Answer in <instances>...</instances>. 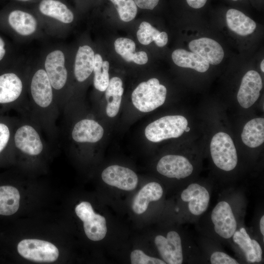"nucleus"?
<instances>
[{
	"mask_svg": "<svg viewBox=\"0 0 264 264\" xmlns=\"http://www.w3.org/2000/svg\"><path fill=\"white\" fill-rule=\"evenodd\" d=\"M227 188L212 210L200 218L201 223H197L201 235L220 243H229L233 235L244 221L246 208L243 193L232 187Z\"/></svg>",
	"mask_w": 264,
	"mask_h": 264,
	"instance_id": "1",
	"label": "nucleus"
},
{
	"mask_svg": "<svg viewBox=\"0 0 264 264\" xmlns=\"http://www.w3.org/2000/svg\"><path fill=\"white\" fill-rule=\"evenodd\" d=\"M30 102L27 106L29 117L49 136H55L56 123L60 110L44 69H38L33 74L30 84Z\"/></svg>",
	"mask_w": 264,
	"mask_h": 264,
	"instance_id": "2",
	"label": "nucleus"
},
{
	"mask_svg": "<svg viewBox=\"0 0 264 264\" xmlns=\"http://www.w3.org/2000/svg\"><path fill=\"white\" fill-rule=\"evenodd\" d=\"M154 243L161 259L168 264H195L203 262L196 242L187 232L180 233L172 230L166 234L157 235Z\"/></svg>",
	"mask_w": 264,
	"mask_h": 264,
	"instance_id": "3",
	"label": "nucleus"
},
{
	"mask_svg": "<svg viewBox=\"0 0 264 264\" xmlns=\"http://www.w3.org/2000/svg\"><path fill=\"white\" fill-rule=\"evenodd\" d=\"M213 187L199 181H192L182 187L176 211L182 222L197 223L209 207Z\"/></svg>",
	"mask_w": 264,
	"mask_h": 264,
	"instance_id": "4",
	"label": "nucleus"
},
{
	"mask_svg": "<svg viewBox=\"0 0 264 264\" xmlns=\"http://www.w3.org/2000/svg\"><path fill=\"white\" fill-rule=\"evenodd\" d=\"M42 130L39 125L29 117L22 119L13 135L15 148L26 155H41L47 145L42 136Z\"/></svg>",
	"mask_w": 264,
	"mask_h": 264,
	"instance_id": "5",
	"label": "nucleus"
},
{
	"mask_svg": "<svg viewBox=\"0 0 264 264\" xmlns=\"http://www.w3.org/2000/svg\"><path fill=\"white\" fill-rule=\"evenodd\" d=\"M229 243L238 254L240 263L259 264L263 261L262 245L245 226L244 221L240 224Z\"/></svg>",
	"mask_w": 264,
	"mask_h": 264,
	"instance_id": "6",
	"label": "nucleus"
},
{
	"mask_svg": "<svg viewBox=\"0 0 264 264\" xmlns=\"http://www.w3.org/2000/svg\"><path fill=\"white\" fill-rule=\"evenodd\" d=\"M167 94L166 87L159 80L153 78L140 83L132 94L133 105L143 112L153 111L165 102Z\"/></svg>",
	"mask_w": 264,
	"mask_h": 264,
	"instance_id": "7",
	"label": "nucleus"
},
{
	"mask_svg": "<svg viewBox=\"0 0 264 264\" xmlns=\"http://www.w3.org/2000/svg\"><path fill=\"white\" fill-rule=\"evenodd\" d=\"M210 154L214 165L226 172L234 170L238 157L234 142L226 133L219 132L213 136L210 143Z\"/></svg>",
	"mask_w": 264,
	"mask_h": 264,
	"instance_id": "8",
	"label": "nucleus"
},
{
	"mask_svg": "<svg viewBox=\"0 0 264 264\" xmlns=\"http://www.w3.org/2000/svg\"><path fill=\"white\" fill-rule=\"evenodd\" d=\"M187 125V120L183 116H165L149 124L145 128V135L149 141L159 142L180 136Z\"/></svg>",
	"mask_w": 264,
	"mask_h": 264,
	"instance_id": "9",
	"label": "nucleus"
},
{
	"mask_svg": "<svg viewBox=\"0 0 264 264\" xmlns=\"http://www.w3.org/2000/svg\"><path fill=\"white\" fill-rule=\"evenodd\" d=\"M17 249L22 257L36 262H53L59 255L58 248L54 244L38 239L23 240L19 243Z\"/></svg>",
	"mask_w": 264,
	"mask_h": 264,
	"instance_id": "10",
	"label": "nucleus"
},
{
	"mask_svg": "<svg viewBox=\"0 0 264 264\" xmlns=\"http://www.w3.org/2000/svg\"><path fill=\"white\" fill-rule=\"evenodd\" d=\"M75 213L83 222L85 233L93 241H99L105 238L107 232L106 219L94 212L90 203L82 201L76 205Z\"/></svg>",
	"mask_w": 264,
	"mask_h": 264,
	"instance_id": "11",
	"label": "nucleus"
},
{
	"mask_svg": "<svg viewBox=\"0 0 264 264\" xmlns=\"http://www.w3.org/2000/svg\"><path fill=\"white\" fill-rule=\"evenodd\" d=\"M156 170L160 175L169 178L188 180L192 176L194 167L190 160L184 156L168 154L159 159Z\"/></svg>",
	"mask_w": 264,
	"mask_h": 264,
	"instance_id": "12",
	"label": "nucleus"
},
{
	"mask_svg": "<svg viewBox=\"0 0 264 264\" xmlns=\"http://www.w3.org/2000/svg\"><path fill=\"white\" fill-rule=\"evenodd\" d=\"M101 177L106 184L125 191L134 190L138 181L137 175L133 171L117 165L105 169Z\"/></svg>",
	"mask_w": 264,
	"mask_h": 264,
	"instance_id": "13",
	"label": "nucleus"
},
{
	"mask_svg": "<svg viewBox=\"0 0 264 264\" xmlns=\"http://www.w3.org/2000/svg\"><path fill=\"white\" fill-rule=\"evenodd\" d=\"M196 242L200 249L203 263L211 264H238L239 260L225 252L220 242L210 238L201 235Z\"/></svg>",
	"mask_w": 264,
	"mask_h": 264,
	"instance_id": "14",
	"label": "nucleus"
},
{
	"mask_svg": "<svg viewBox=\"0 0 264 264\" xmlns=\"http://www.w3.org/2000/svg\"><path fill=\"white\" fill-rule=\"evenodd\" d=\"M64 53L59 50L51 52L47 56L45 71L54 90L59 91L64 88L67 80V71L65 66Z\"/></svg>",
	"mask_w": 264,
	"mask_h": 264,
	"instance_id": "15",
	"label": "nucleus"
},
{
	"mask_svg": "<svg viewBox=\"0 0 264 264\" xmlns=\"http://www.w3.org/2000/svg\"><path fill=\"white\" fill-rule=\"evenodd\" d=\"M263 87L262 80L258 72L255 70L247 71L242 77L237 94L240 105L247 109L257 100Z\"/></svg>",
	"mask_w": 264,
	"mask_h": 264,
	"instance_id": "16",
	"label": "nucleus"
},
{
	"mask_svg": "<svg viewBox=\"0 0 264 264\" xmlns=\"http://www.w3.org/2000/svg\"><path fill=\"white\" fill-rule=\"evenodd\" d=\"M104 132V129L97 122L84 118L74 125L71 137L73 141L78 143H94L101 140Z\"/></svg>",
	"mask_w": 264,
	"mask_h": 264,
	"instance_id": "17",
	"label": "nucleus"
},
{
	"mask_svg": "<svg viewBox=\"0 0 264 264\" xmlns=\"http://www.w3.org/2000/svg\"><path fill=\"white\" fill-rule=\"evenodd\" d=\"M190 50L200 56L209 64H219L224 57L222 46L217 41L207 37L191 41L189 43Z\"/></svg>",
	"mask_w": 264,
	"mask_h": 264,
	"instance_id": "18",
	"label": "nucleus"
},
{
	"mask_svg": "<svg viewBox=\"0 0 264 264\" xmlns=\"http://www.w3.org/2000/svg\"><path fill=\"white\" fill-rule=\"evenodd\" d=\"M163 193V187L159 183L151 182L146 184L133 198L132 206L133 211L138 215L143 214L149 203L160 200Z\"/></svg>",
	"mask_w": 264,
	"mask_h": 264,
	"instance_id": "19",
	"label": "nucleus"
},
{
	"mask_svg": "<svg viewBox=\"0 0 264 264\" xmlns=\"http://www.w3.org/2000/svg\"><path fill=\"white\" fill-rule=\"evenodd\" d=\"M23 84L22 79L14 73L0 76V104L14 103L22 98Z\"/></svg>",
	"mask_w": 264,
	"mask_h": 264,
	"instance_id": "20",
	"label": "nucleus"
},
{
	"mask_svg": "<svg viewBox=\"0 0 264 264\" xmlns=\"http://www.w3.org/2000/svg\"><path fill=\"white\" fill-rule=\"evenodd\" d=\"M95 54L88 45L79 47L77 52L74 65L75 77L79 82L86 80L92 73L94 65Z\"/></svg>",
	"mask_w": 264,
	"mask_h": 264,
	"instance_id": "21",
	"label": "nucleus"
},
{
	"mask_svg": "<svg viewBox=\"0 0 264 264\" xmlns=\"http://www.w3.org/2000/svg\"><path fill=\"white\" fill-rule=\"evenodd\" d=\"M226 23L228 28L240 36H246L255 30L256 24L249 17L241 11L230 9L226 14Z\"/></svg>",
	"mask_w": 264,
	"mask_h": 264,
	"instance_id": "22",
	"label": "nucleus"
},
{
	"mask_svg": "<svg viewBox=\"0 0 264 264\" xmlns=\"http://www.w3.org/2000/svg\"><path fill=\"white\" fill-rule=\"evenodd\" d=\"M172 58L177 66L192 68L199 72H204L209 67L210 64L200 56L183 49L174 50Z\"/></svg>",
	"mask_w": 264,
	"mask_h": 264,
	"instance_id": "23",
	"label": "nucleus"
},
{
	"mask_svg": "<svg viewBox=\"0 0 264 264\" xmlns=\"http://www.w3.org/2000/svg\"><path fill=\"white\" fill-rule=\"evenodd\" d=\"M242 139L250 148H256L264 142V119L256 118L249 121L244 126Z\"/></svg>",
	"mask_w": 264,
	"mask_h": 264,
	"instance_id": "24",
	"label": "nucleus"
},
{
	"mask_svg": "<svg viewBox=\"0 0 264 264\" xmlns=\"http://www.w3.org/2000/svg\"><path fill=\"white\" fill-rule=\"evenodd\" d=\"M124 88L120 78L112 77L109 81L105 90V96L107 102L106 113L108 116H115L119 110Z\"/></svg>",
	"mask_w": 264,
	"mask_h": 264,
	"instance_id": "25",
	"label": "nucleus"
},
{
	"mask_svg": "<svg viewBox=\"0 0 264 264\" xmlns=\"http://www.w3.org/2000/svg\"><path fill=\"white\" fill-rule=\"evenodd\" d=\"M8 21L10 26L17 33L23 36L33 34L37 26V21L32 15L19 10L10 13Z\"/></svg>",
	"mask_w": 264,
	"mask_h": 264,
	"instance_id": "26",
	"label": "nucleus"
},
{
	"mask_svg": "<svg viewBox=\"0 0 264 264\" xmlns=\"http://www.w3.org/2000/svg\"><path fill=\"white\" fill-rule=\"evenodd\" d=\"M39 9L43 14L63 23H70L74 19L71 11L65 4L58 0H42L39 5Z\"/></svg>",
	"mask_w": 264,
	"mask_h": 264,
	"instance_id": "27",
	"label": "nucleus"
},
{
	"mask_svg": "<svg viewBox=\"0 0 264 264\" xmlns=\"http://www.w3.org/2000/svg\"><path fill=\"white\" fill-rule=\"evenodd\" d=\"M19 191L11 186H0V215L9 216L15 213L20 206Z\"/></svg>",
	"mask_w": 264,
	"mask_h": 264,
	"instance_id": "28",
	"label": "nucleus"
},
{
	"mask_svg": "<svg viewBox=\"0 0 264 264\" xmlns=\"http://www.w3.org/2000/svg\"><path fill=\"white\" fill-rule=\"evenodd\" d=\"M109 63L103 61L99 54L95 55L93 72V85L95 88L100 91H104L108 86L109 79Z\"/></svg>",
	"mask_w": 264,
	"mask_h": 264,
	"instance_id": "29",
	"label": "nucleus"
},
{
	"mask_svg": "<svg viewBox=\"0 0 264 264\" xmlns=\"http://www.w3.org/2000/svg\"><path fill=\"white\" fill-rule=\"evenodd\" d=\"M115 6L120 19L125 22L132 21L135 17L137 8L133 0H110Z\"/></svg>",
	"mask_w": 264,
	"mask_h": 264,
	"instance_id": "30",
	"label": "nucleus"
},
{
	"mask_svg": "<svg viewBox=\"0 0 264 264\" xmlns=\"http://www.w3.org/2000/svg\"><path fill=\"white\" fill-rule=\"evenodd\" d=\"M115 51L119 54L126 61H132L135 53V44L130 39L120 37L114 42Z\"/></svg>",
	"mask_w": 264,
	"mask_h": 264,
	"instance_id": "31",
	"label": "nucleus"
},
{
	"mask_svg": "<svg viewBox=\"0 0 264 264\" xmlns=\"http://www.w3.org/2000/svg\"><path fill=\"white\" fill-rule=\"evenodd\" d=\"M160 32L150 23L143 22L139 26L136 36L140 43L148 45L155 40Z\"/></svg>",
	"mask_w": 264,
	"mask_h": 264,
	"instance_id": "32",
	"label": "nucleus"
},
{
	"mask_svg": "<svg viewBox=\"0 0 264 264\" xmlns=\"http://www.w3.org/2000/svg\"><path fill=\"white\" fill-rule=\"evenodd\" d=\"M131 262L132 264H166L161 259L149 256L139 249L132 252Z\"/></svg>",
	"mask_w": 264,
	"mask_h": 264,
	"instance_id": "33",
	"label": "nucleus"
},
{
	"mask_svg": "<svg viewBox=\"0 0 264 264\" xmlns=\"http://www.w3.org/2000/svg\"><path fill=\"white\" fill-rule=\"evenodd\" d=\"M253 234L261 244L264 243V215L263 211L257 214L254 220V227Z\"/></svg>",
	"mask_w": 264,
	"mask_h": 264,
	"instance_id": "34",
	"label": "nucleus"
},
{
	"mask_svg": "<svg viewBox=\"0 0 264 264\" xmlns=\"http://www.w3.org/2000/svg\"><path fill=\"white\" fill-rule=\"evenodd\" d=\"M11 132L8 126L0 123V153L6 148L9 142Z\"/></svg>",
	"mask_w": 264,
	"mask_h": 264,
	"instance_id": "35",
	"label": "nucleus"
},
{
	"mask_svg": "<svg viewBox=\"0 0 264 264\" xmlns=\"http://www.w3.org/2000/svg\"><path fill=\"white\" fill-rule=\"evenodd\" d=\"M136 5L141 9H153L158 3L159 0H133Z\"/></svg>",
	"mask_w": 264,
	"mask_h": 264,
	"instance_id": "36",
	"label": "nucleus"
},
{
	"mask_svg": "<svg viewBox=\"0 0 264 264\" xmlns=\"http://www.w3.org/2000/svg\"><path fill=\"white\" fill-rule=\"evenodd\" d=\"M148 61V56L145 51L135 52L132 59V62L138 65L145 64Z\"/></svg>",
	"mask_w": 264,
	"mask_h": 264,
	"instance_id": "37",
	"label": "nucleus"
},
{
	"mask_svg": "<svg viewBox=\"0 0 264 264\" xmlns=\"http://www.w3.org/2000/svg\"><path fill=\"white\" fill-rule=\"evenodd\" d=\"M168 35L165 32H160L154 41L156 45L159 47L164 46L168 42Z\"/></svg>",
	"mask_w": 264,
	"mask_h": 264,
	"instance_id": "38",
	"label": "nucleus"
},
{
	"mask_svg": "<svg viewBox=\"0 0 264 264\" xmlns=\"http://www.w3.org/2000/svg\"><path fill=\"white\" fill-rule=\"evenodd\" d=\"M207 0H186L188 4L195 9H199L205 4Z\"/></svg>",
	"mask_w": 264,
	"mask_h": 264,
	"instance_id": "39",
	"label": "nucleus"
},
{
	"mask_svg": "<svg viewBox=\"0 0 264 264\" xmlns=\"http://www.w3.org/2000/svg\"><path fill=\"white\" fill-rule=\"evenodd\" d=\"M4 46V42L0 37V61L3 58L5 53Z\"/></svg>",
	"mask_w": 264,
	"mask_h": 264,
	"instance_id": "40",
	"label": "nucleus"
},
{
	"mask_svg": "<svg viewBox=\"0 0 264 264\" xmlns=\"http://www.w3.org/2000/svg\"><path fill=\"white\" fill-rule=\"evenodd\" d=\"M264 60H263L261 63V65H260V67H261V69L262 70V71L263 72H264Z\"/></svg>",
	"mask_w": 264,
	"mask_h": 264,
	"instance_id": "41",
	"label": "nucleus"
},
{
	"mask_svg": "<svg viewBox=\"0 0 264 264\" xmlns=\"http://www.w3.org/2000/svg\"><path fill=\"white\" fill-rule=\"evenodd\" d=\"M190 128L189 127H187L186 128L185 130V131L186 132H188L190 131Z\"/></svg>",
	"mask_w": 264,
	"mask_h": 264,
	"instance_id": "42",
	"label": "nucleus"
},
{
	"mask_svg": "<svg viewBox=\"0 0 264 264\" xmlns=\"http://www.w3.org/2000/svg\"><path fill=\"white\" fill-rule=\"evenodd\" d=\"M22 0V1H27V0Z\"/></svg>",
	"mask_w": 264,
	"mask_h": 264,
	"instance_id": "43",
	"label": "nucleus"
},
{
	"mask_svg": "<svg viewBox=\"0 0 264 264\" xmlns=\"http://www.w3.org/2000/svg\"><path fill=\"white\" fill-rule=\"evenodd\" d=\"M233 0V1H237L238 0Z\"/></svg>",
	"mask_w": 264,
	"mask_h": 264,
	"instance_id": "44",
	"label": "nucleus"
}]
</instances>
